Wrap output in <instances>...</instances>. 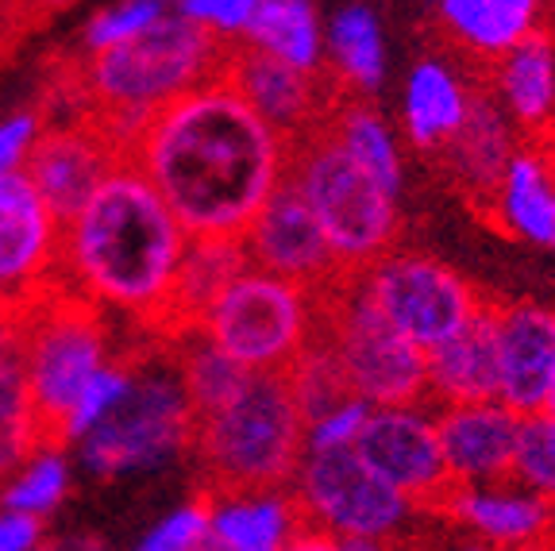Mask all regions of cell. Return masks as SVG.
<instances>
[{
  "mask_svg": "<svg viewBox=\"0 0 555 551\" xmlns=\"http://www.w3.org/2000/svg\"><path fill=\"white\" fill-rule=\"evenodd\" d=\"M128 158L185 240H243L282 181L286 151L224 81H205L155 113Z\"/></svg>",
  "mask_w": 555,
  "mask_h": 551,
  "instance_id": "1",
  "label": "cell"
},
{
  "mask_svg": "<svg viewBox=\"0 0 555 551\" xmlns=\"http://www.w3.org/2000/svg\"><path fill=\"white\" fill-rule=\"evenodd\" d=\"M185 232L151 181L124 158L62 228L59 270L93 305H108L143 332L158 324L185 255Z\"/></svg>",
  "mask_w": 555,
  "mask_h": 551,
  "instance_id": "2",
  "label": "cell"
},
{
  "mask_svg": "<svg viewBox=\"0 0 555 551\" xmlns=\"http://www.w3.org/2000/svg\"><path fill=\"white\" fill-rule=\"evenodd\" d=\"M220 54V39L166 4L163 16L131 43L74 62L59 89L69 116L93 120L120 155H131L155 113L205 81H217Z\"/></svg>",
  "mask_w": 555,
  "mask_h": 551,
  "instance_id": "3",
  "label": "cell"
},
{
  "mask_svg": "<svg viewBox=\"0 0 555 551\" xmlns=\"http://www.w3.org/2000/svg\"><path fill=\"white\" fill-rule=\"evenodd\" d=\"M197 494L251 498L282 494L305 459V421L289 397L286 374H251L232 406L193 428Z\"/></svg>",
  "mask_w": 555,
  "mask_h": 551,
  "instance_id": "4",
  "label": "cell"
},
{
  "mask_svg": "<svg viewBox=\"0 0 555 551\" xmlns=\"http://www.w3.org/2000/svg\"><path fill=\"white\" fill-rule=\"evenodd\" d=\"M108 367V324L104 309L81 297L62 274L31 290L24 339V371L31 394L35 444L62 451V424L81 389Z\"/></svg>",
  "mask_w": 555,
  "mask_h": 551,
  "instance_id": "5",
  "label": "cell"
},
{
  "mask_svg": "<svg viewBox=\"0 0 555 551\" xmlns=\"http://www.w3.org/2000/svg\"><path fill=\"white\" fill-rule=\"evenodd\" d=\"M309 332L328 339L351 397L371 409H425L428 355L401 339L363 290V270H339L309 293Z\"/></svg>",
  "mask_w": 555,
  "mask_h": 551,
  "instance_id": "6",
  "label": "cell"
},
{
  "mask_svg": "<svg viewBox=\"0 0 555 551\" xmlns=\"http://www.w3.org/2000/svg\"><path fill=\"white\" fill-rule=\"evenodd\" d=\"M282 178L301 193L339 270L347 274L366 270L393 247L401 228L398 201L386 197L344 155V146L328 136L324 120L286 146Z\"/></svg>",
  "mask_w": 555,
  "mask_h": 551,
  "instance_id": "7",
  "label": "cell"
},
{
  "mask_svg": "<svg viewBox=\"0 0 555 551\" xmlns=\"http://www.w3.org/2000/svg\"><path fill=\"white\" fill-rule=\"evenodd\" d=\"M131 386L101 428L81 439V463L93 474L155 471L190 456L197 417L170 362H128Z\"/></svg>",
  "mask_w": 555,
  "mask_h": 551,
  "instance_id": "8",
  "label": "cell"
},
{
  "mask_svg": "<svg viewBox=\"0 0 555 551\" xmlns=\"http://www.w3.org/2000/svg\"><path fill=\"white\" fill-rule=\"evenodd\" d=\"M294 501L305 525L336 536L339 543H386L409 533L416 505L363 463L351 448L309 451L297 466Z\"/></svg>",
  "mask_w": 555,
  "mask_h": 551,
  "instance_id": "9",
  "label": "cell"
},
{
  "mask_svg": "<svg viewBox=\"0 0 555 551\" xmlns=\"http://www.w3.org/2000/svg\"><path fill=\"white\" fill-rule=\"evenodd\" d=\"M201 336L240 371L282 374L309 339V293L247 270L208 309Z\"/></svg>",
  "mask_w": 555,
  "mask_h": 551,
  "instance_id": "10",
  "label": "cell"
},
{
  "mask_svg": "<svg viewBox=\"0 0 555 551\" xmlns=\"http://www.w3.org/2000/svg\"><path fill=\"white\" fill-rule=\"evenodd\" d=\"M363 290L378 317L425 355L455 336L486 302L460 270L421 251H386L363 270Z\"/></svg>",
  "mask_w": 555,
  "mask_h": 551,
  "instance_id": "11",
  "label": "cell"
},
{
  "mask_svg": "<svg viewBox=\"0 0 555 551\" xmlns=\"http://www.w3.org/2000/svg\"><path fill=\"white\" fill-rule=\"evenodd\" d=\"M217 81H224L235 97H240L278 139L286 151L294 139H301L305 131H312L324 116L344 101V89L328 74V66L321 74H297V69L282 66L270 54L255 51L243 39L224 43L220 54V74Z\"/></svg>",
  "mask_w": 555,
  "mask_h": 551,
  "instance_id": "12",
  "label": "cell"
},
{
  "mask_svg": "<svg viewBox=\"0 0 555 551\" xmlns=\"http://www.w3.org/2000/svg\"><path fill=\"white\" fill-rule=\"evenodd\" d=\"M351 451L382 483L405 494L425 517H436V509L451 494L436 417H428L425 409H371Z\"/></svg>",
  "mask_w": 555,
  "mask_h": 551,
  "instance_id": "13",
  "label": "cell"
},
{
  "mask_svg": "<svg viewBox=\"0 0 555 551\" xmlns=\"http://www.w3.org/2000/svg\"><path fill=\"white\" fill-rule=\"evenodd\" d=\"M124 158L128 155H120L93 120L69 116V120H43L20 174L31 181V190L51 208L59 228H66Z\"/></svg>",
  "mask_w": 555,
  "mask_h": 551,
  "instance_id": "14",
  "label": "cell"
},
{
  "mask_svg": "<svg viewBox=\"0 0 555 551\" xmlns=\"http://www.w3.org/2000/svg\"><path fill=\"white\" fill-rule=\"evenodd\" d=\"M243 251H247V267L251 270L278 278V282H289L305 293L321 290L339 274L321 228L305 208L301 193L286 178L278 181L267 205L247 225Z\"/></svg>",
  "mask_w": 555,
  "mask_h": 551,
  "instance_id": "15",
  "label": "cell"
},
{
  "mask_svg": "<svg viewBox=\"0 0 555 551\" xmlns=\"http://www.w3.org/2000/svg\"><path fill=\"white\" fill-rule=\"evenodd\" d=\"M498 401L509 413H544L547 389L555 382V309L532 297L498 302Z\"/></svg>",
  "mask_w": 555,
  "mask_h": 551,
  "instance_id": "16",
  "label": "cell"
},
{
  "mask_svg": "<svg viewBox=\"0 0 555 551\" xmlns=\"http://www.w3.org/2000/svg\"><path fill=\"white\" fill-rule=\"evenodd\" d=\"M433 35L436 43L455 51L467 66L470 86H486V74L505 51L525 39L544 16L537 0H440L433 4Z\"/></svg>",
  "mask_w": 555,
  "mask_h": 551,
  "instance_id": "17",
  "label": "cell"
},
{
  "mask_svg": "<svg viewBox=\"0 0 555 551\" xmlns=\"http://www.w3.org/2000/svg\"><path fill=\"white\" fill-rule=\"evenodd\" d=\"M517 428L520 417L502 401L440 409L436 436L451 486H513Z\"/></svg>",
  "mask_w": 555,
  "mask_h": 551,
  "instance_id": "18",
  "label": "cell"
},
{
  "mask_svg": "<svg viewBox=\"0 0 555 551\" xmlns=\"http://www.w3.org/2000/svg\"><path fill=\"white\" fill-rule=\"evenodd\" d=\"M513 155L517 146H513V128L502 116V104L486 86H467V116L460 131L440 146V166L478 216L494 201Z\"/></svg>",
  "mask_w": 555,
  "mask_h": 551,
  "instance_id": "19",
  "label": "cell"
},
{
  "mask_svg": "<svg viewBox=\"0 0 555 551\" xmlns=\"http://www.w3.org/2000/svg\"><path fill=\"white\" fill-rule=\"evenodd\" d=\"M62 228L24 174L0 181V302L35 290L59 270Z\"/></svg>",
  "mask_w": 555,
  "mask_h": 551,
  "instance_id": "20",
  "label": "cell"
},
{
  "mask_svg": "<svg viewBox=\"0 0 555 551\" xmlns=\"http://www.w3.org/2000/svg\"><path fill=\"white\" fill-rule=\"evenodd\" d=\"M498 386V297H486L455 336L428 351V401H443V409L490 406Z\"/></svg>",
  "mask_w": 555,
  "mask_h": 551,
  "instance_id": "21",
  "label": "cell"
},
{
  "mask_svg": "<svg viewBox=\"0 0 555 551\" xmlns=\"http://www.w3.org/2000/svg\"><path fill=\"white\" fill-rule=\"evenodd\" d=\"M486 89L498 104L505 101V113L529 143L547 136L555 128V20L540 16V24L490 66Z\"/></svg>",
  "mask_w": 555,
  "mask_h": 551,
  "instance_id": "22",
  "label": "cell"
},
{
  "mask_svg": "<svg viewBox=\"0 0 555 551\" xmlns=\"http://www.w3.org/2000/svg\"><path fill=\"white\" fill-rule=\"evenodd\" d=\"M247 270L251 267H247L243 240H190L178 278L170 285V297L163 305V317L151 328V336L158 344H170L178 336L201 332V324H205L208 309L217 305L220 293Z\"/></svg>",
  "mask_w": 555,
  "mask_h": 551,
  "instance_id": "23",
  "label": "cell"
},
{
  "mask_svg": "<svg viewBox=\"0 0 555 551\" xmlns=\"http://www.w3.org/2000/svg\"><path fill=\"white\" fill-rule=\"evenodd\" d=\"M436 517L470 528L498 551L529 548L555 533V505L529 490H502V486H451Z\"/></svg>",
  "mask_w": 555,
  "mask_h": 551,
  "instance_id": "24",
  "label": "cell"
},
{
  "mask_svg": "<svg viewBox=\"0 0 555 551\" xmlns=\"http://www.w3.org/2000/svg\"><path fill=\"white\" fill-rule=\"evenodd\" d=\"M27 309H31V290L0 302V486L39 451L24 371Z\"/></svg>",
  "mask_w": 555,
  "mask_h": 551,
  "instance_id": "25",
  "label": "cell"
},
{
  "mask_svg": "<svg viewBox=\"0 0 555 551\" xmlns=\"http://www.w3.org/2000/svg\"><path fill=\"white\" fill-rule=\"evenodd\" d=\"M482 220L494 232H505L520 243L555 247V174L532 146L509 158L502 185L486 205Z\"/></svg>",
  "mask_w": 555,
  "mask_h": 551,
  "instance_id": "26",
  "label": "cell"
},
{
  "mask_svg": "<svg viewBox=\"0 0 555 551\" xmlns=\"http://www.w3.org/2000/svg\"><path fill=\"white\" fill-rule=\"evenodd\" d=\"M467 116V86L451 74L448 62L421 59L405 78L401 97V124L416 151H440Z\"/></svg>",
  "mask_w": 555,
  "mask_h": 551,
  "instance_id": "27",
  "label": "cell"
},
{
  "mask_svg": "<svg viewBox=\"0 0 555 551\" xmlns=\"http://www.w3.org/2000/svg\"><path fill=\"white\" fill-rule=\"evenodd\" d=\"M208 533L224 551H282L305 525L294 494L208 498Z\"/></svg>",
  "mask_w": 555,
  "mask_h": 551,
  "instance_id": "28",
  "label": "cell"
},
{
  "mask_svg": "<svg viewBox=\"0 0 555 551\" xmlns=\"http://www.w3.org/2000/svg\"><path fill=\"white\" fill-rule=\"evenodd\" d=\"M240 39L297 74L324 69L321 16L309 0H255V12Z\"/></svg>",
  "mask_w": 555,
  "mask_h": 551,
  "instance_id": "29",
  "label": "cell"
},
{
  "mask_svg": "<svg viewBox=\"0 0 555 551\" xmlns=\"http://www.w3.org/2000/svg\"><path fill=\"white\" fill-rule=\"evenodd\" d=\"M324 66L339 81L347 97L371 101L386 81V47H382V27L366 4H347L336 9L328 24V54Z\"/></svg>",
  "mask_w": 555,
  "mask_h": 551,
  "instance_id": "30",
  "label": "cell"
},
{
  "mask_svg": "<svg viewBox=\"0 0 555 551\" xmlns=\"http://www.w3.org/2000/svg\"><path fill=\"white\" fill-rule=\"evenodd\" d=\"M328 136L344 146V155L378 185L386 197L398 201L401 193V158L398 143H393L390 128L382 120V113L371 101L359 97H344V101L324 116Z\"/></svg>",
  "mask_w": 555,
  "mask_h": 551,
  "instance_id": "31",
  "label": "cell"
},
{
  "mask_svg": "<svg viewBox=\"0 0 555 551\" xmlns=\"http://www.w3.org/2000/svg\"><path fill=\"white\" fill-rule=\"evenodd\" d=\"M158 347L170 351V367H173V374H178V382H182L197 421H205V417L232 406L235 397H240V389L251 382V374L240 371V367L228 362L220 351H212L201 332H190V336H178Z\"/></svg>",
  "mask_w": 555,
  "mask_h": 551,
  "instance_id": "32",
  "label": "cell"
},
{
  "mask_svg": "<svg viewBox=\"0 0 555 551\" xmlns=\"http://www.w3.org/2000/svg\"><path fill=\"white\" fill-rule=\"evenodd\" d=\"M286 386H289V397H294L297 413H301L305 428L317 424L321 417L336 413L339 406L347 401H356L351 397V386L344 379V367H339L336 351H332L328 339H321L317 332H309L305 347L294 355L286 371Z\"/></svg>",
  "mask_w": 555,
  "mask_h": 551,
  "instance_id": "33",
  "label": "cell"
},
{
  "mask_svg": "<svg viewBox=\"0 0 555 551\" xmlns=\"http://www.w3.org/2000/svg\"><path fill=\"white\" fill-rule=\"evenodd\" d=\"M69 490V466L62 451H35L9 483L0 486V505L4 513L43 521Z\"/></svg>",
  "mask_w": 555,
  "mask_h": 551,
  "instance_id": "34",
  "label": "cell"
},
{
  "mask_svg": "<svg viewBox=\"0 0 555 551\" xmlns=\"http://www.w3.org/2000/svg\"><path fill=\"white\" fill-rule=\"evenodd\" d=\"M513 486H525L540 501L555 505V421L544 413L525 417L513 448Z\"/></svg>",
  "mask_w": 555,
  "mask_h": 551,
  "instance_id": "35",
  "label": "cell"
},
{
  "mask_svg": "<svg viewBox=\"0 0 555 551\" xmlns=\"http://www.w3.org/2000/svg\"><path fill=\"white\" fill-rule=\"evenodd\" d=\"M128 386H131L128 362H108V367H104V371L96 374L86 389H81V397L66 413V424H62V444H69V439H86L93 428H101V424L108 421V413L124 401Z\"/></svg>",
  "mask_w": 555,
  "mask_h": 551,
  "instance_id": "36",
  "label": "cell"
},
{
  "mask_svg": "<svg viewBox=\"0 0 555 551\" xmlns=\"http://www.w3.org/2000/svg\"><path fill=\"white\" fill-rule=\"evenodd\" d=\"M163 9L166 4H158V0H128V4H113V9L96 12L86 24V35H81L86 54H104L131 43L135 35H143L163 16Z\"/></svg>",
  "mask_w": 555,
  "mask_h": 551,
  "instance_id": "37",
  "label": "cell"
},
{
  "mask_svg": "<svg viewBox=\"0 0 555 551\" xmlns=\"http://www.w3.org/2000/svg\"><path fill=\"white\" fill-rule=\"evenodd\" d=\"M208 505H212V501H208L205 494H197L190 505L173 509L163 525L151 528V533L139 540L135 551H190L193 543L208 533Z\"/></svg>",
  "mask_w": 555,
  "mask_h": 551,
  "instance_id": "38",
  "label": "cell"
},
{
  "mask_svg": "<svg viewBox=\"0 0 555 551\" xmlns=\"http://www.w3.org/2000/svg\"><path fill=\"white\" fill-rule=\"evenodd\" d=\"M173 9L182 12L185 20H193L197 27H205L212 39L232 43V39L243 35L247 20H251L255 0H182V4H173Z\"/></svg>",
  "mask_w": 555,
  "mask_h": 551,
  "instance_id": "39",
  "label": "cell"
},
{
  "mask_svg": "<svg viewBox=\"0 0 555 551\" xmlns=\"http://www.w3.org/2000/svg\"><path fill=\"white\" fill-rule=\"evenodd\" d=\"M366 417H371V406H363V401H347V406H339L336 413L321 417L317 424L305 428V456H309V451L351 448V444L359 439V432H363Z\"/></svg>",
  "mask_w": 555,
  "mask_h": 551,
  "instance_id": "40",
  "label": "cell"
},
{
  "mask_svg": "<svg viewBox=\"0 0 555 551\" xmlns=\"http://www.w3.org/2000/svg\"><path fill=\"white\" fill-rule=\"evenodd\" d=\"M39 128H43V116L39 113H20L0 124V181L24 170V158L31 151Z\"/></svg>",
  "mask_w": 555,
  "mask_h": 551,
  "instance_id": "41",
  "label": "cell"
},
{
  "mask_svg": "<svg viewBox=\"0 0 555 551\" xmlns=\"http://www.w3.org/2000/svg\"><path fill=\"white\" fill-rule=\"evenodd\" d=\"M43 543V521L0 513V551H35Z\"/></svg>",
  "mask_w": 555,
  "mask_h": 551,
  "instance_id": "42",
  "label": "cell"
},
{
  "mask_svg": "<svg viewBox=\"0 0 555 551\" xmlns=\"http://www.w3.org/2000/svg\"><path fill=\"white\" fill-rule=\"evenodd\" d=\"M282 551H344V543H339L336 536L321 533V528L301 525V528L294 533V540H289Z\"/></svg>",
  "mask_w": 555,
  "mask_h": 551,
  "instance_id": "43",
  "label": "cell"
},
{
  "mask_svg": "<svg viewBox=\"0 0 555 551\" xmlns=\"http://www.w3.org/2000/svg\"><path fill=\"white\" fill-rule=\"evenodd\" d=\"M35 551H108V543L93 533H78V536H59V540H43Z\"/></svg>",
  "mask_w": 555,
  "mask_h": 551,
  "instance_id": "44",
  "label": "cell"
},
{
  "mask_svg": "<svg viewBox=\"0 0 555 551\" xmlns=\"http://www.w3.org/2000/svg\"><path fill=\"white\" fill-rule=\"evenodd\" d=\"M190 551H224V548H220V543L217 540H212V533H205V536H201V540L197 543H193V548Z\"/></svg>",
  "mask_w": 555,
  "mask_h": 551,
  "instance_id": "45",
  "label": "cell"
},
{
  "mask_svg": "<svg viewBox=\"0 0 555 551\" xmlns=\"http://www.w3.org/2000/svg\"><path fill=\"white\" fill-rule=\"evenodd\" d=\"M344 551H398V548H386V543H344Z\"/></svg>",
  "mask_w": 555,
  "mask_h": 551,
  "instance_id": "46",
  "label": "cell"
},
{
  "mask_svg": "<svg viewBox=\"0 0 555 551\" xmlns=\"http://www.w3.org/2000/svg\"><path fill=\"white\" fill-rule=\"evenodd\" d=\"M513 551H555V540H552V536H547V540L529 543V548H513Z\"/></svg>",
  "mask_w": 555,
  "mask_h": 551,
  "instance_id": "47",
  "label": "cell"
},
{
  "mask_svg": "<svg viewBox=\"0 0 555 551\" xmlns=\"http://www.w3.org/2000/svg\"><path fill=\"white\" fill-rule=\"evenodd\" d=\"M544 417H552V421H555V382H552V389H547V401H544Z\"/></svg>",
  "mask_w": 555,
  "mask_h": 551,
  "instance_id": "48",
  "label": "cell"
},
{
  "mask_svg": "<svg viewBox=\"0 0 555 551\" xmlns=\"http://www.w3.org/2000/svg\"><path fill=\"white\" fill-rule=\"evenodd\" d=\"M455 551H490V548H478V543H467V548H455Z\"/></svg>",
  "mask_w": 555,
  "mask_h": 551,
  "instance_id": "49",
  "label": "cell"
}]
</instances>
